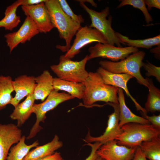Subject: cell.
I'll use <instances>...</instances> for the list:
<instances>
[{
    "label": "cell",
    "instance_id": "obj_1",
    "mask_svg": "<svg viewBox=\"0 0 160 160\" xmlns=\"http://www.w3.org/2000/svg\"><path fill=\"white\" fill-rule=\"evenodd\" d=\"M45 4L48 11L54 28H56L60 38L64 39L65 46L57 45L56 48L63 52H67L71 47L73 37L81 27L63 11L58 0H46Z\"/></svg>",
    "mask_w": 160,
    "mask_h": 160
},
{
    "label": "cell",
    "instance_id": "obj_2",
    "mask_svg": "<svg viewBox=\"0 0 160 160\" xmlns=\"http://www.w3.org/2000/svg\"><path fill=\"white\" fill-rule=\"evenodd\" d=\"M85 91L82 98L85 106H91L98 101L119 104V87L106 84L97 72H90L83 82Z\"/></svg>",
    "mask_w": 160,
    "mask_h": 160
},
{
    "label": "cell",
    "instance_id": "obj_3",
    "mask_svg": "<svg viewBox=\"0 0 160 160\" xmlns=\"http://www.w3.org/2000/svg\"><path fill=\"white\" fill-rule=\"evenodd\" d=\"M145 55L144 52L138 51L120 61L113 62L101 60L99 63L101 67L110 72L129 74L135 78L140 84L147 87L148 81L147 78L145 79L142 76L140 71Z\"/></svg>",
    "mask_w": 160,
    "mask_h": 160
},
{
    "label": "cell",
    "instance_id": "obj_4",
    "mask_svg": "<svg viewBox=\"0 0 160 160\" xmlns=\"http://www.w3.org/2000/svg\"><path fill=\"white\" fill-rule=\"evenodd\" d=\"M121 128L122 132L115 140L118 145L129 148H137L143 142L160 135V130L150 124L129 123Z\"/></svg>",
    "mask_w": 160,
    "mask_h": 160
},
{
    "label": "cell",
    "instance_id": "obj_5",
    "mask_svg": "<svg viewBox=\"0 0 160 160\" xmlns=\"http://www.w3.org/2000/svg\"><path fill=\"white\" fill-rule=\"evenodd\" d=\"M88 55L79 61H74L61 55L57 65H51L50 68L61 79L77 83H83L88 77V72L85 69Z\"/></svg>",
    "mask_w": 160,
    "mask_h": 160
},
{
    "label": "cell",
    "instance_id": "obj_6",
    "mask_svg": "<svg viewBox=\"0 0 160 160\" xmlns=\"http://www.w3.org/2000/svg\"><path fill=\"white\" fill-rule=\"evenodd\" d=\"M81 6L87 13L91 20L90 27L97 30L104 36L108 44L118 47H122L121 44L126 45L118 37L111 26L112 17L110 15V8L105 7L101 12L96 11L88 7L84 3L79 2Z\"/></svg>",
    "mask_w": 160,
    "mask_h": 160
},
{
    "label": "cell",
    "instance_id": "obj_7",
    "mask_svg": "<svg viewBox=\"0 0 160 160\" xmlns=\"http://www.w3.org/2000/svg\"><path fill=\"white\" fill-rule=\"evenodd\" d=\"M58 91L54 89L45 100L41 103L34 104L33 113L36 115V121L26 137L27 139L33 138L42 129L40 123L44 122L46 118V114L48 112L53 109L61 103L74 98L68 93L59 92Z\"/></svg>",
    "mask_w": 160,
    "mask_h": 160
},
{
    "label": "cell",
    "instance_id": "obj_8",
    "mask_svg": "<svg viewBox=\"0 0 160 160\" xmlns=\"http://www.w3.org/2000/svg\"><path fill=\"white\" fill-rule=\"evenodd\" d=\"M139 51L138 48L132 47H116L109 44L97 43L89 47L88 61L98 57L106 58L113 62L122 60L130 55Z\"/></svg>",
    "mask_w": 160,
    "mask_h": 160
},
{
    "label": "cell",
    "instance_id": "obj_9",
    "mask_svg": "<svg viewBox=\"0 0 160 160\" xmlns=\"http://www.w3.org/2000/svg\"><path fill=\"white\" fill-rule=\"evenodd\" d=\"M72 45L64 55L70 59L79 54L80 49L87 45L93 42L108 44L103 34L95 28L86 25L81 27L77 31Z\"/></svg>",
    "mask_w": 160,
    "mask_h": 160
},
{
    "label": "cell",
    "instance_id": "obj_10",
    "mask_svg": "<svg viewBox=\"0 0 160 160\" xmlns=\"http://www.w3.org/2000/svg\"><path fill=\"white\" fill-rule=\"evenodd\" d=\"M113 108L114 112L108 116L107 126L103 134L97 137L90 135L88 132L84 141L86 142H99L103 144L108 141L115 140L122 132V129L119 125L120 109L119 104L108 103Z\"/></svg>",
    "mask_w": 160,
    "mask_h": 160
},
{
    "label": "cell",
    "instance_id": "obj_11",
    "mask_svg": "<svg viewBox=\"0 0 160 160\" xmlns=\"http://www.w3.org/2000/svg\"><path fill=\"white\" fill-rule=\"evenodd\" d=\"M39 33L33 20L26 16L23 24L15 32L5 34L4 37L10 53L20 44H24Z\"/></svg>",
    "mask_w": 160,
    "mask_h": 160
},
{
    "label": "cell",
    "instance_id": "obj_12",
    "mask_svg": "<svg viewBox=\"0 0 160 160\" xmlns=\"http://www.w3.org/2000/svg\"><path fill=\"white\" fill-rule=\"evenodd\" d=\"M136 148L119 145L113 140L101 145L96 153L105 160H132Z\"/></svg>",
    "mask_w": 160,
    "mask_h": 160
},
{
    "label": "cell",
    "instance_id": "obj_13",
    "mask_svg": "<svg viewBox=\"0 0 160 160\" xmlns=\"http://www.w3.org/2000/svg\"><path fill=\"white\" fill-rule=\"evenodd\" d=\"M44 2L32 6H22L21 8L25 14L34 22L39 32L46 33L54 28Z\"/></svg>",
    "mask_w": 160,
    "mask_h": 160
},
{
    "label": "cell",
    "instance_id": "obj_14",
    "mask_svg": "<svg viewBox=\"0 0 160 160\" xmlns=\"http://www.w3.org/2000/svg\"><path fill=\"white\" fill-rule=\"evenodd\" d=\"M18 127L12 123H0V160H6L12 146L20 139L22 131Z\"/></svg>",
    "mask_w": 160,
    "mask_h": 160
},
{
    "label": "cell",
    "instance_id": "obj_15",
    "mask_svg": "<svg viewBox=\"0 0 160 160\" xmlns=\"http://www.w3.org/2000/svg\"><path fill=\"white\" fill-rule=\"evenodd\" d=\"M96 72L100 75L106 84L120 88L124 90L127 96L134 103L137 110L141 111L143 115L147 114V112L131 95L127 88V83L130 79L134 78L132 76L126 73H112L101 67L98 68Z\"/></svg>",
    "mask_w": 160,
    "mask_h": 160
},
{
    "label": "cell",
    "instance_id": "obj_16",
    "mask_svg": "<svg viewBox=\"0 0 160 160\" xmlns=\"http://www.w3.org/2000/svg\"><path fill=\"white\" fill-rule=\"evenodd\" d=\"M12 84L15 95L10 104L15 108L25 97L33 93L36 86L35 77L22 75L15 78Z\"/></svg>",
    "mask_w": 160,
    "mask_h": 160
},
{
    "label": "cell",
    "instance_id": "obj_17",
    "mask_svg": "<svg viewBox=\"0 0 160 160\" xmlns=\"http://www.w3.org/2000/svg\"><path fill=\"white\" fill-rule=\"evenodd\" d=\"M53 78L49 71H43L40 75L35 77L36 86L33 95L35 100L44 101L54 89L53 87Z\"/></svg>",
    "mask_w": 160,
    "mask_h": 160
},
{
    "label": "cell",
    "instance_id": "obj_18",
    "mask_svg": "<svg viewBox=\"0 0 160 160\" xmlns=\"http://www.w3.org/2000/svg\"><path fill=\"white\" fill-rule=\"evenodd\" d=\"M118 100L120 109L119 125L121 127L124 125L129 123H137L142 124H149L145 118L136 115L133 113L127 106L125 102L123 90L119 88Z\"/></svg>",
    "mask_w": 160,
    "mask_h": 160
},
{
    "label": "cell",
    "instance_id": "obj_19",
    "mask_svg": "<svg viewBox=\"0 0 160 160\" xmlns=\"http://www.w3.org/2000/svg\"><path fill=\"white\" fill-rule=\"evenodd\" d=\"M63 145L62 142L59 140L56 135L52 140L44 145L37 146L29 151L23 160H40L55 153V151Z\"/></svg>",
    "mask_w": 160,
    "mask_h": 160
},
{
    "label": "cell",
    "instance_id": "obj_20",
    "mask_svg": "<svg viewBox=\"0 0 160 160\" xmlns=\"http://www.w3.org/2000/svg\"><path fill=\"white\" fill-rule=\"evenodd\" d=\"M35 100L33 93L26 96L25 100L19 103L15 108L10 117L17 121V126L22 125L29 118L33 111V107Z\"/></svg>",
    "mask_w": 160,
    "mask_h": 160
},
{
    "label": "cell",
    "instance_id": "obj_21",
    "mask_svg": "<svg viewBox=\"0 0 160 160\" xmlns=\"http://www.w3.org/2000/svg\"><path fill=\"white\" fill-rule=\"evenodd\" d=\"M53 87L54 89L66 92L75 98L82 99L85 91V86L83 83H77L53 78Z\"/></svg>",
    "mask_w": 160,
    "mask_h": 160
},
{
    "label": "cell",
    "instance_id": "obj_22",
    "mask_svg": "<svg viewBox=\"0 0 160 160\" xmlns=\"http://www.w3.org/2000/svg\"><path fill=\"white\" fill-rule=\"evenodd\" d=\"M20 6V2L18 0L7 8L4 17L0 20V28L4 27L6 30L11 31L18 25L21 20L20 17L17 15L16 11Z\"/></svg>",
    "mask_w": 160,
    "mask_h": 160
},
{
    "label": "cell",
    "instance_id": "obj_23",
    "mask_svg": "<svg viewBox=\"0 0 160 160\" xmlns=\"http://www.w3.org/2000/svg\"><path fill=\"white\" fill-rule=\"evenodd\" d=\"M25 136L23 135L17 144L11 147L8 153L6 160H23L32 148L39 145L38 140L30 145L25 142Z\"/></svg>",
    "mask_w": 160,
    "mask_h": 160
},
{
    "label": "cell",
    "instance_id": "obj_24",
    "mask_svg": "<svg viewBox=\"0 0 160 160\" xmlns=\"http://www.w3.org/2000/svg\"><path fill=\"white\" fill-rule=\"evenodd\" d=\"M148 89L145 109L147 112L154 113L160 111V90L156 87L152 79L147 78Z\"/></svg>",
    "mask_w": 160,
    "mask_h": 160
},
{
    "label": "cell",
    "instance_id": "obj_25",
    "mask_svg": "<svg viewBox=\"0 0 160 160\" xmlns=\"http://www.w3.org/2000/svg\"><path fill=\"white\" fill-rule=\"evenodd\" d=\"M139 147L146 158L150 160H160V136L143 142Z\"/></svg>",
    "mask_w": 160,
    "mask_h": 160
},
{
    "label": "cell",
    "instance_id": "obj_26",
    "mask_svg": "<svg viewBox=\"0 0 160 160\" xmlns=\"http://www.w3.org/2000/svg\"><path fill=\"white\" fill-rule=\"evenodd\" d=\"M13 80L10 76H0V110L10 104L13 97L11 94L14 90Z\"/></svg>",
    "mask_w": 160,
    "mask_h": 160
},
{
    "label": "cell",
    "instance_id": "obj_27",
    "mask_svg": "<svg viewBox=\"0 0 160 160\" xmlns=\"http://www.w3.org/2000/svg\"><path fill=\"white\" fill-rule=\"evenodd\" d=\"M116 34L122 41L130 47L150 49L153 46L160 45V34L152 38L135 40L130 39L128 37L118 32H116Z\"/></svg>",
    "mask_w": 160,
    "mask_h": 160
},
{
    "label": "cell",
    "instance_id": "obj_28",
    "mask_svg": "<svg viewBox=\"0 0 160 160\" xmlns=\"http://www.w3.org/2000/svg\"><path fill=\"white\" fill-rule=\"evenodd\" d=\"M118 5L117 8L126 5H130L133 7L140 10L143 12L145 20L147 24H149L153 21L151 15L148 12L146 7L144 0H122Z\"/></svg>",
    "mask_w": 160,
    "mask_h": 160
},
{
    "label": "cell",
    "instance_id": "obj_29",
    "mask_svg": "<svg viewBox=\"0 0 160 160\" xmlns=\"http://www.w3.org/2000/svg\"><path fill=\"white\" fill-rule=\"evenodd\" d=\"M60 6L64 12L73 20L79 24L83 23L84 20L81 15L75 14L65 0H58Z\"/></svg>",
    "mask_w": 160,
    "mask_h": 160
},
{
    "label": "cell",
    "instance_id": "obj_30",
    "mask_svg": "<svg viewBox=\"0 0 160 160\" xmlns=\"http://www.w3.org/2000/svg\"><path fill=\"white\" fill-rule=\"evenodd\" d=\"M146 71L145 75L147 77L154 76L159 82H160V67L151 63L147 60L146 62L143 63V66Z\"/></svg>",
    "mask_w": 160,
    "mask_h": 160
},
{
    "label": "cell",
    "instance_id": "obj_31",
    "mask_svg": "<svg viewBox=\"0 0 160 160\" xmlns=\"http://www.w3.org/2000/svg\"><path fill=\"white\" fill-rule=\"evenodd\" d=\"M86 145L90 146L91 148V151L90 155L85 160H95L99 156L96 153V151L102 145L99 142H95L93 144L87 142Z\"/></svg>",
    "mask_w": 160,
    "mask_h": 160
},
{
    "label": "cell",
    "instance_id": "obj_32",
    "mask_svg": "<svg viewBox=\"0 0 160 160\" xmlns=\"http://www.w3.org/2000/svg\"><path fill=\"white\" fill-rule=\"evenodd\" d=\"M145 118L147 119L155 128L160 130V115H153L152 116H148L147 114L143 115Z\"/></svg>",
    "mask_w": 160,
    "mask_h": 160
},
{
    "label": "cell",
    "instance_id": "obj_33",
    "mask_svg": "<svg viewBox=\"0 0 160 160\" xmlns=\"http://www.w3.org/2000/svg\"><path fill=\"white\" fill-rule=\"evenodd\" d=\"M144 2L148 7V9L150 10L153 7L160 9V1L159 0H145Z\"/></svg>",
    "mask_w": 160,
    "mask_h": 160
},
{
    "label": "cell",
    "instance_id": "obj_34",
    "mask_svg": "<svg viewBox=\"0 0 160 160\" xmlns=\"http://www.w3.org/2000/svg\"><path fill=\"white\" fill-rule=\"evenodd\" d=\"M21 6H32L36 5L43 2L46 0H20Z\"/></svg>",
    "mask_w": 160,
    "mask_h": 160
},
{
    "label": "cell",
    "instance_id": "obj_35",
    "mask_svg": "<svg viewBox=\"0 0 160 160\" xmlns=\"http://www.w3.org/2000/svg\"><path fill=\"white\" fill-rule=\"evenodd\" d=\"M132 160H147L142 152L139 147L136 148Z\"/></svg>",
    "mask_w": 160,
    "mask_h": 160
},
{
    "label": "cell",
    "instance_id": "obj_36",
    "mask_svg": "<svg viewBox=\"0 0 160 160\" xmlns=\"http://www.w3.org/2000/svg\"><path fill=\"white\" fill-rule=\"evenodd\" d=\"M62 159L60 153L55 152L40 160H61Z\"/></svg>",
    "mask_w": 160,
    "mask_h": 160
},
{
    "label": "cell",
    "instance_id": "obj_37",
    "mask_svg": "<svg viewBox=\"0 0 160 160\" xmlns=\"http://www.w3.org/2000/svg\"><path fill=\"white\" fill-rule=\"evenodd\" d=\"M150 52L154 54L155 57L158 59H160V45L157 46L154 48L151 49Z\"/></svg>",
    "mask_w": 160,
    "mask_h": 160
},
{
    "label": "cell",
    "instance_id": "obj_38",
    "mask_svg": "<svg viewBox=\"0 0 160 160\" xmlns=\"http://www.w3.org/2000/svg\"><path fill=\"white\" fill-rule=\"evenodd\" d=\"M76 1H77L79 2H81L84 3L85 2H88L91 4L94 7H97V4L92 0H76Z\"/></svg>",
    "mask_w": 160,
    "mask_h": 160
},
{
    "label": "cell",
    "instance_id": "obj_39",
    "mask_svg": "<svg viewBox=\"0 0 160 160\" xmlns=\"http://www.w3.org/2000/svg\"><path fill=\"white\" fill-rule=\"evenodd\" d=\"M102 159L100 156H98L95 160H102Z\"/></svg>",
    "mask_w": 160,
    "mask_h": 160
},
{
    "label": "cell",
    "instance_id": "obj_40",
    "mask_svg": "<svg viewBox=\"0 0 160 160\" xmlns=\"http://www.w3.org/2000/svg\"><path fill=\"white\" fill-rule=\"evenodd\" d=\"M61 160H64L62 159Z\"/></svg>",
    "mask_w": 160,
    "mask_h": 160
},
{
    "label": "cell",
    "instance_id": "obj_41",
    "mask_svg": "<svg viewBox=\"0 0 160 160\" xmlns=\"http://www.w3.org/2000/svg\"><path fill=\"white\" fill-rule=\"evenodd\" d=\"M102 160H105L104 159H102Z\"/></svg>",
    "mask_w": 160,
    "mask_h": 160
}]
</instances>
